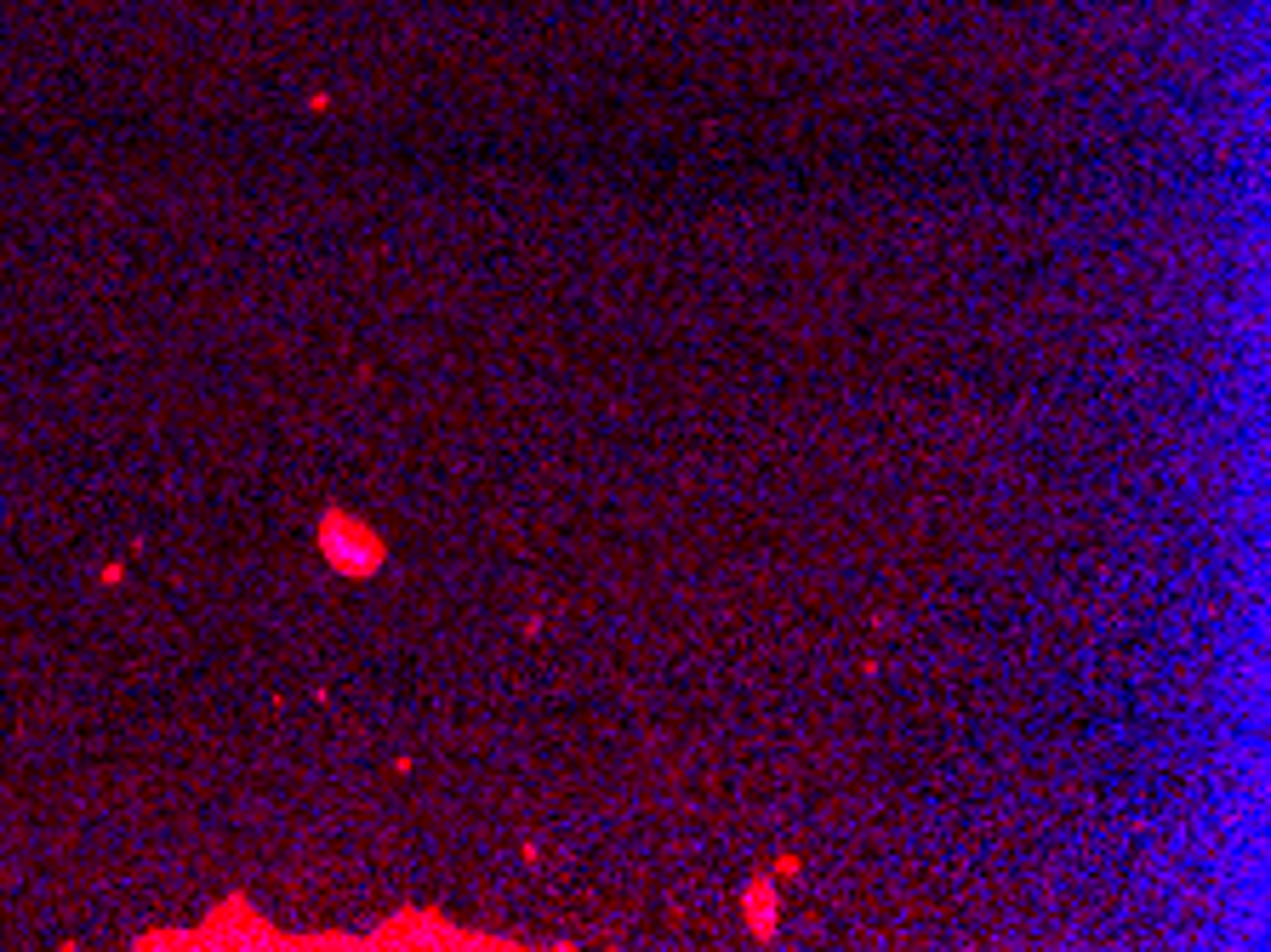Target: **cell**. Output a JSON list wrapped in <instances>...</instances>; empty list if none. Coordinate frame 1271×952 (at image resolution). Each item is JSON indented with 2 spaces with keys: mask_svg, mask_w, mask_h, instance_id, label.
Instances as JSON below:
<instances>
[{
  "mask_svg": "<svg viewBox=\"0 0 1271 952\" xmlns=\"http://www.w3.org/2000/svg\"><path fill=\"white\" fill-rule=\"evenodd\" d=\"M320 554H325L342 576H371V571L382 565V542H377L360 519H348V514H325V519H320Z\"/></svg>",
  "mask_w": 1271,
  "mask_h": 952,
  "instance_id": "obj_1",
  "label": "cell"
}]
</instances>
